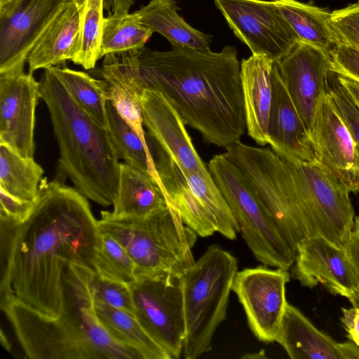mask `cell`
Segmentation results:
<instances>
[{"mask_svg":"<svg viewBox=\"0 0 359 359\" xmlns=\"http://www.w3.org/2000/svg\"><path fill=\"white\" fill-rule=\"evenodd\" d=\"M7 228L11 233L1 305L15 300L44 316H57L62 308L65 268L75 263L94 271L101 244L98 220L87 198L76 188L43 177L29 217Z\"/></svg>","mask_w":359,"mask_h":359,"instance_id":"1","label":"cell"},{"mask_svg":"<svg viewBox=\"0 0 359 359\" xmlns=\"http://www.w3.org/2000/svg\"><path fill=\"white\" fill-rule=\"evenodd\" d=\"M118 56L137 94L144 88L161 93L205 142L226 149L240 141L246 121L235 47L219 52L144 47Z\"/></svg>","mask_w":359,"mask_h":359,"instance_id":"2","label":"cell"},{"mask_svg":"<svg viewBox=\"0 0 359 359\" xmlns=\"http://www.w3.org/2000/svg\"><path fill=\"white\" fill-rule=\"evenodd\" d=\"M253 188L293 248L320 236L339 247L354 226L350 191L318 161L284 158L272 149L260 161Z\"/></svg>","mask_w":359,"mask_h":359,"instance_id":"3","label":"cell"},{"mask_svg":"<svg viewBox=\"0 0 359 359\" xmlns=\"http://www.w3.org/2000/svg\"><path fill=\"white\" fill-rule=\"evenodd\" d=\"M93 270L70 263L63 273L62 308L55 317L13 300L1 305L32 359H143L116 341L99 321L90 287Z\"/></svg>","mask_w":359,"mask_h":359,"instance_id":"4","label":"cell"},{"mask_svg":"<svg viewBox=\"0 0 359 359\" xmlns=\"http://www.w3.org/2000/svg\"><path fill=\"white\" fill-rule=\"evenodd\" d=\"M39 82L59 147L60 171L87 198L103 207L113 205L120 163L108 130L76 103L50 68Z\"/></svg>","mask_w":359,"mask_h":359,"instance_id":"5","label":"cell"},{"mask_svg":"<svg viewBox=\"0 0 359 359\" xmlns=\"http://www.w3.org/2000/svg\"><path fill=\"white\" fill-rule=\"evenodd\" d=\"M101 233L126 250L135 265L137 278L170 275L180 278L195 260L196 233L183 222L178 210L168 206L144 217H116L101 212Z\"/></svg>","mask_w":359,"mask_h":359,"instance_id":"6","label":"cell"},{"mask_svg":"<svg viewBox=\"0 0 359 359\" xmlns=\"http://www.w3.org/2000/svg\"><path fill=\"white\" fill-rule=\"evenodd\" d=\"M237 271V259L212 245L180 278L186 327L184 358L196 359L212 349L214 333L226 316Z\"/></svg>","mask_w":359,"mask_h":359,"instance_id":"7","label":"cell"},{"mask_svg":"<svg viewBox=\"0 0 359 359\" xmlns=\"http://www.w3.org/2000/svg\"><path fill=\"white\" fill-rule=\"evenodd\" d=\"M208 168L256 259L266 266L288 270L294 264L296 249L241 170L224 153L214 156Z\"/></svg>","mask_w":359,"mask_h":359,"instance_id":"8","label":"cell"},{"mask_svg":"<svg viewBox=\"0 0 359 359\" xmlns=\"http://www.w3.org/2000/svg\"><path fill=\"white\" fill-rule=\"evenodd\" d=\"M130 286L135 315L142 327L170 359L179 358L186 333L180 278L170 275L141 277Z\"/></svg>","mask_w":359,"mask_h":359,"instance_id":"9","label":"cell"},{"mask_svg":"<svg viewBox=\"0 0 359 359\" xmlns=\"http://www.w3.org/2000/svg\"><path fill=\"white\" fill-rule=\"evenodd\" d=\"M252 55L278 62L299 42L273 0H213Z\"/></svg>","mask_w":359,"mask_h":359,"instance_id":"10","label":"cell"},{"mask_svg":"<svg viewBox=\"0 0 359 359\" xmlns=\"http://www.w3.org/2000/svg\"><path fill=\"white\" fill-rule=\"evenodd\" d=\"M287 270L266 265L237 271L232 290L245 311L248 324L255 337L264 343L276 341L287 305Z\"/></svg>","mask_w":359,"mask_h":359,"instance_id":"11","label":"cell"},{"mask_svg":"<svg viewBox=\"0 0 359 359\" xmlns=\"http://www.w3.org/2000/svg\"><path fill=\"white\" fill-rule=\"evenodd\" d=\"M71 0H11L0 5V73L25 65L27 57Z\"/></svg>","mask_w":359,"mask_h":359,"instance_id":"12","label":"cell"},{"mask_svg":"<svg viewBox=\"0 0 359 359\" xmlns=\"http://www.w3.org/2000/svg\"><path fill=\"white\" fill-rule=\"evenodd\" d=\"M25 65L0 73V144L24 158H34L35 111L40 82Z\"/></svg>","mask_w":359,"mask_h":359,"instance_id":"13","label":"cell"},{"mask_svg":"<svg viewBox=\"0 0 359 359\" xmlns=\"http://www.w3.org/2000/svg\"><path fill=\"white\" fill-rule=\"evenodd\" d=\"M277 65L291 100L305 126L311 133L329 92L330 55L299 41Z\"/></svg>","mask_w":359,"mask_h":359,"instance_id":"14","label":"cell"},{"mask_svg":"<svg viewBox=\"0 0 359 359\" xmlns=\"http://www.w3.org/2000/svg\"><path fill=\"white\" fill-rule=\"evenodd\" d=\"M311 135L316 160L350 192H358L359 154L330 92Z\"/></svg>","mask_w":359,"mask_h":359,"instance_id":"15","label":"cell"},{"mask_svg":"<svg viewBox=\"0 0 359 359\" xmlns=\"http://www.w3.org/2000/svg\"><path fill=\"white\" fill-rule=\"evenodd\" d=\"M292 276L310 288L320 284L333 294L349 302L356 290L355 278L344 248L320 236L297 244Z\"/></svg>","mask_w":359,"mask_h":359,"instance_id":"16","label":"cell"},{"mask_svg":"<svg viewBox=\"0 0 359 359\" xmlns=\"http://www.w3.org/2000/svg\"><path fill=\"white\" fill-rule=\"evenodd\" d=\"M143 123L161 143L182 172L212 177L185 128L178 113L158 90L144 88L139 95Z\"/></svg>","mask_w":359,"mask_h":359,"instance_id":"17","label":"cell"},{"mask_svg":"<svg viewBox=\"0 0 359 359\" xmlns=\"http://www.w3.org/2000/svg\"><path fill=\"white\" fill-rule=\"evenodd\" d=\"M273 99L268 138L278 155L304 162L316 161L311 133L305 126L283 81L277 62L274 63Z\"/></svg>","mask_w":359,"mask_h":359,"instance_id":"18","label":"cell"},{"mask_svg":"<svg viewBox=\"0 0 359 359\" xmlns=\"http://www.w3.org/2000/svg\"><path fill=\"white\" fill-rule=\"evenodd\" d=\"M276 341L292 359H359V346L335 341L289 303Z\"/></svg>","mask_w":359,"mask_h":359,"instance_id":"19","label":"cell"},{"mask_svg":"<svg viewBox=\"0 0 359 359\" xmlns=\"http://www.w3.org/2000/svg\"><path fill=\"white\" fill-rule=\"evenodd\" d=\"M275 62L252 55L241 62V76L246 130L259 145L269 144L268 129L273 99Z\"/></svg>","mask_w":359,"mask_h":359,"instance_id":"20","label":"cell"},{"mask_svg":"<svg viewBox=\"0 0 359 359\" xmlns=\"http://www.w3.org/2000/svg\"><path fill=\"white\" fill-rule=\"evenodd\" d=\"M81 41V10L73 3L55 18L29 53V72L48 69L67 60L74 62Z\"/></svg>","mask_w":359,"mask_h":359,"instance_id":"21","label":"cell"},{"mask_svg":"<svg viewBox=\"0 0 359 359\" xmlns=\"http://www.w3.org/2000/svg\"><path fill=\"white\" fill-rule=\"evenodd\" d=\"M157 181L126 163H120L118 189L109 213L116 217H144L168 207Z\"/></svg>","mask_w":359,"mask_h":359,"instance_id":"22","label":"cell"},{"mask_svg":"<svg viewBox=\"0 0 359 359\" xmlns=\"http://www.w3.org/2000/svg\"><path fill=\"white\" fill-rule=\"evenodd\" d=\"M176 0H150L135 11L141 22L163 36L172 47L210 50L212 36L191 27L178 13Z\"/></svg>","mask_w":359,"mask_h":359,"instance_id":"23","label":"cell"},{"mask_svg":"<svg viewBox=\"0 0 359 359\" xmlns=\"http://www.w3.org/2000/svg\"><path fill=\"white\" fill-rule=\"evenodd\" d=\"M273 1L299 41L331 54L338 43L331 23V12L297 0Z\"/></svg>","mask_w":359,"mask_h":359,"instance_id":"24","label":"cell"},{"mask_svg":"<svg viewBox=\"0 0 359 359\" xmlns=\"http://www.w3.org/2000/svg\"><path fill=\"white\" fill-rule=\"evenodd\" d=\"M94 309L102 325L116 341L135 350L143 359H170L146 332L135 314L95 299Z\"/></svg>","mask_w":359,"mask_h":359,"instance_id":"25","label":"cell"},{"mask_svg":"<svg viewBox=\"0 0 359 359\" xmlns=\"http://www.w3.org/2000/svg\"><path fill=\"white\" fill-rule=\"evenodd\" d=\"M101 74L106 83L107 100L141 140L147 142L139 95L123 69L118 54L111 53L104 57Z\"/></svg>","mask_w":359,"mask_h":359,"instance_id":"26","label":"cell"},{"mask_svg":"<svg viewBox=\"0 0 359 359\" xmlns=\"http://www.w3.org/2000/svg\"><path fill=\"white\" fill-rule=\"evenodd\" d=\"M43 173L34 158H24L0 144V189L18 199L34 203Z\"/></svg>","mask_w":359,"mask_h":359,"instance_id":"27","label":"cell"},{"mask_svg":"<svg viewBox=\"0 0 359 359\" xmlns=\"http://www.w3.org/2000/svg\"><path fill=\"white\" fill-rule=\"evenodd\" d=\"M76 103L102 127H108V116L104 79L68 67H50Z\"/></svg>","mask_w":359,"mask_h":359,"instance_id":"28","label":"cell"},{"mask_svg":"<svg viewBox=\"0 0 359 359\" xmlns=\"http://www.w3.org/2000/svg\"><path fill=\"white\" fill-rule=\"evenodd\" d=\"M154 32L137 14L111 15L103 21L100 59L107 54H119L144 48Z\"/></svg>","mask_w":359,"mask_h":359,"instance_id":"29","label":"cell"},{"mask_svg":"<svg viewBox=\"0 0 359 359\" xmlns=\"http://www.w3.org/2000/svg\"><path fill=\"white\" fill-rule=\"evenodd\" d=\"M108 133L118 158L147 174L158 182L150 148L119 116L107 101Z\"/></svg>","mask_w":359,"mask_h":359,"instance_id":"30","label":"cell"},{"mask_svg":"<svg viewBox=\"0 0 359 359\" xmlns=\"http://www.w3.org/2000/svg\"><path fill=\"white\" fill-rule=\"evenodd\" d=\"M163 187L168 206L175 208L184 223L197 235L208 237L217 231L213 217L191 191L180 169Z\"/></svg>","mask_w":359,"mask_h":359,"instance_id":"31","label":"cell"},{"mask_svg":"<svg viewBox=\"0 0 359 359\" xmlns=\"http://www.w3.org/2000/svg\"><path fill=\"white\" fill-rule=\"evenodd\" d=\"M189 187L213 217L217 231L230 240L240 232L239 224L213 178L181 171Z\"/></svg>","mask_w":359,"mask_h":359,"instance_id":"32","label":"cell"},{"mask_svg":"<svg viewBox=\"0 0 359 359\" xmlns=\"http://www.w3.org/2000/svg\"><path fill=\"white\" fill-rule=\"evenodd\" d=\"M104 0H86L81 11V41L74 62L85 69H93L100 60Z\"/></svg>","mask_w":359,"mask_h":359,"instance_id":"33","label":"cell"},{"mask_svg":"<svg viewBox=\"0 0 359 359\" xmlns=\"http://www.w3.org/2000/svg\"><path fill=\"white\" fill-rule=\"evenodd\" d=\"M98 274L130 285L137 280L135 265L126 250L111 236L102 233L100 246L93 262Z\"/></svg>","mask_w":359,"mask_h":359,"instance_id":"34","label":"cell"},{"mask_svg":"<svg viewBox=\"0 0 359 359\" xmlns=\"http://www.w3.org/2000/svg\"><path fill=\"white\" fill-rule=\"evenodd\" d=\"M90 287L94 299L115 308L135 313L130 285L104 277L93 271L90 277Z\"/></svg>","mask_w":359,"mask_h":359,"instance_id":"35","label":"cell"},{"mask_svg":"<svg viewBox=\"0 0 359 359\" xmlns=\"http://www.w3.org/2000/svg\"><path fill=\"white\" fill-rule=\"evenodd\" d=\"M331 23L338 43L359 50V0L332 12Z\"/></svg>","mask_w":359,"mask_h":359,"instance_id":"36","label":"cell"},{"mask_svg":"<svg viewBox=\"0 0 359 359\" xmlns=\"http://www.w3.org/2000/svg\"><path fill=\"white\" fill-rule=\"evenodd\" d=\"M329 92L352 136L359 154V107L337 79L333 87L329 88Z\"/></svg>","mask_w":359,"mask_h":359,"instance_id":"37","label":"cell"},{"mask_svg":"<svg viewBox=\"0 0 359 359\" xmlns=\"http://www.w3.org/2000/svg\"><path fill=\"white\" fill-rule=\"evenodd\" d=\"M34 203L18 199L0 189L1 225L12 228L24 222L30 215Z\"/></svg>","mask_w":359,"mask_h":359,"instance_id":"38","label":"cell"},{"mask_svg":"<svg viewBox=\"0 0 359 359\" xmlns=\"http://www.w3.org/2000/svg\"><path fill=\"white\" fill-rule=\"evenodd\" d=\"M331 72L359 82V50L337 43L330 54Z\"/></svg>","mask_w":359,"mask_h":359,"instance_id":"39","label":"cell"},{"mask_svg":"<svg viewBox=\"0 0 359 359\" xmlns=\"http://www.w3.org/2000/svg\"><path fill=\"white\" fill-rule=\"evenodd\" d=\"M344 250L353 269L357 284L356 290L350 302L353 306L359 308V217H355L353 230Z\"/></svg>","mask_w":359,"mask_h":359,"instance_id":"40","label":"cell"},{"mask_svg":"<svg viewBox=\"0 0 359 359\" xmlns=\"http://www.w3.org/2000/svg\"><path fill=\"white\" fill-rule=\"evenodd\" d=\"M341 321L347 332V337L359 346V308H341Z\"/></svg>","mask_w":359,"mask_h":359,"instance_id":"41","label":"cell"},{"mask_svg":"<svg viewBox=\"0 0 359 359\" xmlns=\"http://www.w3.org/2000/svg\"><path fill=\"white\" fill-rule=\"evenodd\" d=\"M337 80L359 107V82L335 74Z\"/></svg>","mask_w":359,"mask_h":359,"instance_id":"42","label":"cell"},{"mask_svg":"<svg viewBox=\"0 0 359 359\" xmlns=\"http://www.w3.org/2000/svg\"><path fill=\"white\" fill-rule=\"evenodd\" d=\"M114 15H123L129 13L130 7L134 4L135 0H111Z\"/></svg>","mask_w":359,"mask_h":359,"instance_id":"43","label":"cell"},{"mask_svg":"<svg viewBox=\"0 0 359 359\" xmlns=\"http://www.w3.org/2000/svg\"><path fill=\"white\" fill-rule=\"evenodd\" d=\"M1 342L3 346L8 351L11 349V344L9 343L7 337L4 335L3 330H1Z\"/></svg>","mask_w":359,"mask_h":359,"instance_id":"44","label":"cell"},{"mask_svg":"<svg viewBox=\"0 0 359 359\" xmlns=\"http://www.w3.org/2000/svg\"><path fill=\"white\" fill-rule=\"evenodd\" d=\"M72 3L79 9L82 10L83 8L86 0H71Z\"/></svg>","mask_w":359,"mask_h":359,"instance_id":"45","label":"cell"},{"mask_svg":"<svg viewBox=\"0 0 359 359\" xmlns=\"http://www.w3.org/2000/svg\"><path fill=\"white\" fill-rule=\"evenodd\" d=\"M11 0H0V5L4 4Z\"/></svg>","mask_w":359,"mask_h":359,"instance_id":"46","label":"cell"}]
</instances>
